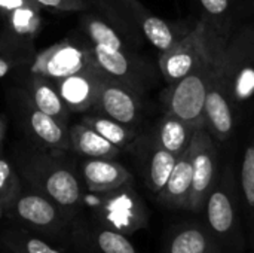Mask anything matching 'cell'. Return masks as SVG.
<instances>
[{
  "label": "cell",
  "mask_w": 254,
  "mask_h": 253,
  "mask_svg": "<svg viewBox=\"0 0 254 253\" xmlns=\"http://www.w3.org/2000/svg\"><path fill=\"white\" fill-rule=\"evenodd\" d=\"M25 94L39 110L61 122L68 124L71 112L64 104L58 88L52 79L30 72V78L25 84Z\"/></svg>",
  "instance_id": "obj_23"
},
{
  "label": "cell",
  "mask_w": 254,
  "mask_h": 253,
  "mask_svg": "<svg viewBox=\"0 0 254 253\" xmlns=\"http://www.w3.org/2000/svg\"><path fill=\"white\" fill-rule=\"evenodd\" d=\"M192 155V188L188 203V210L201 213L207 198L219 179V152L216 140L207 127L196 128L189 145Z\"/></svg>",
  "instance_id": "obj_12"
},
{
  "label": "cell",
  "mask_w": 254,
  "mask_h": 253,
  "mask_svg": "<svg viewBox=\"0 0 254 253\" xmlns=\"http://www.w3.org/2000/svg\"><path fill=\"white\" fill-rule=\"evenodd\" d=\"M235 112L254 101V21L238 28L217 57Z\"/></svg>",
  "instance_id": "obj_6"
},
{
  "label": "cell",
  "mask_w": 254,
  "mask_h": 253,
  "mask_svg": "<svg viewBox=\"0 0 254 253\" xmlns=\"http://www.w3.org/2000/svg\"><path fill=\"white\" fill-rule=\"evenodd\" d=\"M240 189L244 201V210L249 221L250 239L254 246V136L246 146L241 173H240Z\"/></svg>",
  "instance_id": "obj_27"
},
{
  "label": "cell",
  "mask_w": 254,
  "mask_h": 253,
  "mask_svg": "<svg viewBox=\"0 0 254 253\" xmlns=\"http://www.w3.org/2000/svg\"><path fill=\"white\" fill-rule=\"evenodd\" d=\"M207 228L223 253L244 252V231L240 216L238 185L231 166H226L205 203Z\"/></svg>",
  "instance_id": "obj_5"
},
{
  "label": "cell",
  "mask_w": 254,
  "mask_h": 253,
  "mask_svg": "<svg viewBox=\"0 0 254 253\" xmlns=\"http://www.w3.org/2000/svg\"><path fill=\"white\" fill-rule=\"evenodd\" d=\"M129 151L137 157L147 189L158 195L165 186L179 157L156 145L149 133H140Z\"/></svg>",
  "instance_id": "obj_16"
},
{
  "label": "cell",
  "mask_w": 254,
  "mask_h": 253,
  "mask_svg": "<svg viewBox=\"0 0 254 253\" xmlns=\"http://www.w3.org/2000/svg\"><path fill=\"white\" fill-rule=\"evenodd\" d=\"M196 127H193L192 124L180 119L170 112H164V115L156 119L149 134L156 145L180 157L189 148Z\"/></svg>",
  "instance_id": "obj_22"
},
{
  "label": "cell",
  "mask_w": 254,
  "mask_h": 253,
  "mask_svg": "<svg viewBox=\"0 0 254 253\" xmlns=\"http://www.w3.org/2000/svg\"><path fill=\"white\" fill-rule=\"evenodd\" d=\"M70 151L80 158L116 160L122 154L118 146L106 140L83 122L70 125Z\"/></svg>",
  "instance_id": "obj_24"
},
{
  "label": "cell",
  "mask_w": 254,
  "mask_h": 253,
  "mask_svg": "<svg viewBox=\"0 0 254 253\" xmlns=\"http://www.w3.org/2000/svg\"><path fill=\"white\" fill-rule=\"evenodd\" d=\"M192 155L190 148H188L179 158L177 163L162 188V191L158 194L159 201L173 210H188L190 188H192Z\"/></svg>",
  "instance_id": "obj_21"
},
{
  "label": "cell",
  "mask_w": 254,
  "mask_h": 253,
  "mask_svg": "<svg viewBox=\"0 0 254 253\" xmlns=\"http://www.w3.org/2000/svg\"><path fill=\"white\" fill-rule=\"evenodd\" d=\"M0 155H1V151H0Z\"/></svg>",
  "instance_id": "obj_36"
},
{
  "label": "cell",
  "mask_w": 254,
  "mask_h": 253,
  "mask_svg": "<svg viewBox=\"0 0 254 253\" xmlns=\"http://www.w3.org/2000/svg\"><path fill=\"white\" fill-rule=\"evenodd\" d=\"M213 58L216 57L210 49L204 27L193 21L192 28L177 43L159 54L158 67L162 79L170 85Z\"/></svg>",
  "instance_id": "obj_11"
},
{
  "label": "cell",
  "mask_w": 254,
  "mask_h": 253,
  "mask_svg": "<svg viewBox=\"0 0 254 253\" xmlns=\"http://www.w3.org/2000/svg\"><path fill=\"white\" fill-rule=\"evenodd\" d=\"M25 60L18 57L16 54L10 52L4 46L0 45V79L9 75L18 64H24Z\"/></svg>",
  "instance_id": "obj_30"
},
{
  "label": "cell",
  "mask_w": 254,
  "mask_h": 253,
  "mask_svg": "<svg viewBox=\"0 0 254 253\" xmlns=\"http://www.w3.org/2000/svg\"><path fill=\"white\" fill-rule=\"evenodd\" d=\"M83 207H89L88 216L94 221L129 236L147 227V210L132 188V182L107 192H89Z\"/></svg>",
  "instance_id": "obj_7"
},
{
  "label": "cell",
  "mask_w": 254,
  "mask_h": 253,
  "mask_svg": "<svg viewBox=\"0 0 254 253\" xmlns=\"http://www.w3.org/2000/svg\"><path fill=\"white\" fill-rule=\"evenodd\" d=\"M190 4L216 58L234 33L254 19V0H190Z\"/></svg>",
  "instance_id": "obj_8"
},
{
  "label": "cell",
  "mask_w": 254,
  "mask_h": 253,
  "mask_svg": "<svg viewBox=\"0 0 254 253\" xmlns=\"http://www.w3.org/2000/svg\"><path fill=\"white\" fill-rule=\"evenodd\" d=\"M22 188V179L19 177L12 161L0 155V204L3 209L18 195Z\"/></svg>",
  "instance_id": "obj_28"
},
{
  "label": "cell",
  "mask_w": 254,
  "mask_h": 253,
  "mask_svg": "<svg viewBox=\"0 0 254 253\" xmlns=\"http://www.w3.org/2000/svg\"><path fill=\"white\" fill-rule=\"evenodd\" d=\"M82 13L80 25L100 70L146 97L159 82V67L153 66L97 12L89 9Z\"/></svg>",
  "instance_id": "obj_2"
},
{
  "label": "cell",
  "mask_w": 254,
  "mask_h": 253,
  "mask_svg": "<svg viewBox=\"0 0 254 253\" xmlns=\"http://www.w3.org/2000/svg\"><path fill=\"white\" fill-rule=\"evenodd\" d=\"M80 122L97 131L100 136H103L106 140L118 146L121 151H129L131 145L140 134V130L131 128L119 121H115L100 113H88L82 116Z\"/></svg>",
  "instance_id": "obj_25"
},
{
  "label": "cell",
  "mask_w": 254,
  "mask_h": 253,
  "mask_svg": "<svg viewBox=\"0 0 254 253\" xmlns=\"http://www.w3.org/2000/svg\"><path fill=\"white\" fill-rule=\"evenodd\" d=\"M217 58L207 61L162 92L164 112H170L196 128L205 127L204 106Z\"/></svg>",
  "instance_id": "obj_9"
},
{
  "label": "cell",
  "mask_w": 254,
  "mask_h": 253,
  "mask_svg": "<svg viewBox=\"0 0 254 253\" xmlns=\"http://www.w3.org/2000/svg\"><path fill=\"white\" fill-rule=\"evenodd\" d=\"M1 218H4V210H3V206L0 204V219Z\"/></svg>",
  "instance_id": "obj_33"
},
{
  "label": "cell",
  "mask_w": 254,
  "mask_h": 253,
  "mask_svg": "<svg viewBox=\"0 0 254 253\" xmlns=\"http://www.w3.org/2000/svg\"><path fill=\"white\" fill-rule=\"evenodd\" d=\"M77 169L89 192H107L132 182L129 170L110 158H80Z\"/></svg>",
  "instance_id": "obj_19"
},
{
  "label": "cell",
  "mask_w": 254,
  "mask_h": 253,
  "mask_svg": "<svg viewBox=\"0 0 254 253\" xmlns=\"http://www.w3.org/2000/svg\"><path fill=\"white\" fill-rule=\"evenodd\" d=\"M70 245L76 253H140L129 239L83 212L71 222Z\"/></svg>",
  "instance_id": "obj_15"
},
{
  "label": "cell",
  "mask_w": 254,
  "mask_h": 253,
  "mask_svg": "<svg viewBox=\"0 0 254 253\" xmlns=\"http://www.w3.org/2000/svg\"><path fill=\"white\" fill-rule=\"evenodd\" d=\"M42 7L58 12H86L91 9L86 0H36Z\"/></svg>",
  "instance_id": "obj_29"
},
{
  "label": "cell",
  "mask_w": 254,
  "mask_h": 253,
  "mask_svg": "<svg viewBox=\"0 0 254 253\" xmlns=\"http://www.w3.org/2000/svg\"><path fill=\"white\" fill-rule=\"evenodd\" d=\"M103 72L94 63L70 76L54 81L58 92L71 113H86L94 109Z\"/></svg>",
  "instance_id": "obj_18"
},
{
  "label": "cell",
  "mask_w": 254,
  "mask_h": 253,
  "mask_svg": "<svg viewBox=\"0 0 254 253\" xmlns=\"http://www.w3.org/2000/svg\"><path fill=\"white\" fill-rule=\"evenodd\" d=\"M6 136V121L0 116V151L3 152V140Z\"/></svg>",
  "instance_id": "obj_32"
},
{
  "label": "cell",
  "mask_w": 254,
  "mask_h": 253,
  "mask_svg": "<svg viewBox=\"0 0 254 253\" xmlns=\"http://www.w3.org/2000/svg\"><path fill=\"white\" fill-rule=\"evenodd\" d=\"M1 246L10 253H63L45 239L21 228H4L0 233Z\"/></svg>",
  "instance_id": "obj_26"
},
{
  "label": "cell",
  "mask_w": 254,
  "mask_h": 253,
  "mask_svg": "<svg viewBox=\"0 0 254 253\" xmlns=\"http://www.w3.org/2000/svg\"><path fill=\"white\" fill-rule=\"evenodd\" d=\"M161 253H223L216 239L199 222H185L171 230Z\"/></svg>",
  "instance_id": "obj_20"
},
{
  "label": "cell",
  "mask_w": 254,
  "mask_h": 253,
  "mask_svg": "<svg viewBox=\"0 0 254 253\" xmlns=\"http://www.w3.org/2000/svg\"><path fill=\"white\" fill-rule=\"evenodd\" d=\"M12 164L24 183L52 200L71 221L83 210L85 185L70 151L43 149L25 140L15 145Z\"/></svg>",
  "instance_id": "obj_1"
},
{
  "label": "cell",
  "mask_w": 254,
  "mask_h": 253,
  "mask_svg": "<svg viewBox=\"0 0 254 253\" xmlns=\"http://www.w3.org/2000/svg\"><path fill=\"white\" fill-rule=\"evenodd\" d=\"M94 63L92 49L86 37L83 40L65 39L34 55L30 72L58 81L83 70Z\"/></svg>",
  "instance_id": "obj_13"
},
{
  "label": "cell",
  "mask_w": 254,
  "mask_h": 253,
  "mask_svg": "<svg viewBox=\"0 0 254 253\" xmlns=\"http://www.w3.org/2000/svg\"><path fill=\"white\" fill-rule=\"evenodd\" d=\"M13 112L28 143L43 149L70 151V124L39 110L25 92L13 98Z\"/></svg>",
  "instance_id": "obj_10"
},
{
  "label": "cell",
  "mask_w": 254,
  "mask_h": 253,
  "mask_svg": "<svg viewBox=\"0 0 254 253\" xmlns=\"http://www.w3.org/2000/svg\"><path fill=\"white\" fill-rule=\"evenodd\" d=\"M235 113L231 94L220 73L219 64L216 63L204 106L205 127L216 142H226L234 134Z\"/></svg>",
  "instance_id": "obj_17"
},
{
  "label": "cell",
  "mask_w": 254,
  "mask_h": 253,
  "mask_svg": "<svg viewBox=\"0 0 254 253\" xmlns=\"http://www.w3.org/2000/svg\"><path fill=\"white\" fill-rule=\"evenodd\" d=\"M174 3H176V4L179 6V3H180V1H179V0H174Z\"/></svg>",
  "instance_id": "obj_34"
},
{
  "label": "cell",
  "mask_w": 254,
  "mask_h": 253,
  "mask_svg": "<svg viewBox=\"0 0 254 253\" xmlns=\"http://www.w3.org/2000/svg\"><path fill=\"white\" fill-rule=\"evenodd\" d=\"M3 249H4V248H3ZM4 253H10V252H9V251H6V249H4Z\"/></svg>",
  "instance_id": "obj_35"
},
{
  "label": "cell",
  "mask_w": 254,
  "mask_h": 253,
  "mask_svg": "<svg viewBox=\"0 0 254 253\" xmlns=\"http://www.w3.org/2000/svg\"><path fill=\"white\" fill-rule=\"evenodd\" d=\"M91 10L106 19L132 46L152 45L159 54L168 51L193 25L189 21H167L149 10L140 0H86Z\"/></svg>",
  "instance_id": "obj_3"
},
{
  "label": "cell",
  "mask_w": 254,
  "mask_h": 253,
  "mask_svg": "<svg viewBox=\"0 0 254 253\" xmlns=\"http://www.w3.org/2000/svg\"><path fill=\"white\" fill-rule=\"evenodd\" d=\"M4 218L52 245L70 243L71 219L48 197L22 182L18 195L3 209Z\"/></svg>",
  "instance_id": "obj_4"
},
{
  "label": "cell",
  "mask_w": 254,
  "mask_h": 253,
  "mask_svg": "<svg viewBox=\"0 0 254 253\" xmlns=\"http://www.w3.org/2000/svg\"><path fill=\"white\" fill-rule=\"evenodd\" d=\"M143 100L144 97L141 94L103 72L97 100L91 112L109 116L131 128L140 130L144 113Z\"/></svg>",
  "instance_id": "obj_14"
},
{
  "label": "cell",
  "mask_w": 254,
  "mask_h": 253,
  "mask_svg": "<svg viewBox=\"0 0 254 253\" xmlns=\"http://www.w3.org/2000/svg\"><path fill=\"white\" fill-rule=\"evenodd\" d=\"M37 3L36 0H0V19H6L18 10Z\"/></svg>",
  "instance_id": "obj_31"
}]
</instances>
